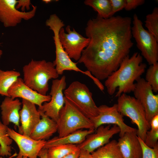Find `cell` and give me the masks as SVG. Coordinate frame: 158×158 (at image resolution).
I'll return each mask as SVG.
<instances>
[{"instance_id": "obj_15", "label": "cell", "mask_w": 158, "mask_h": 158, "mask_svg": "<svg viewBox=\"0 0 158 158\" xmlns=\"http://www.w3.org/2000/svg\"><path fill=\"white\" fill-rule=\"evenodd\" d=\"M7 133L9 136L17 144L19 152L16 158H37L41 150L44 148L46 141L36 140L17 133L8 127Z\"/></svg>"}, {"instance_id": "obj_25", "label": "cell", "mask_w": 158, "mask_h": 158, "mask_svg": "<svg viewBox=\"0 0 158 158\" xmlns=\"http://www.w3.org/2000/svg\"><path fill=\"white\" fill-rule=\"evenodd\" d=\"M8 128L0 120V156L2 157H8L11 155V145L13 140L8 135Z\"/></svg>"}, {"instance_id": "obj_17", "label": "cell", "mask_w": 158, "mask_h": 158, "mask_svg": "<svg viewBox=\"0 0 158 158\" xmlns=\"http://www.w3.org/2000/svg\"><path fill=\"white\" fill-rule=\"evenodd\" d=\"M22 107L20 111L21 125L19 133L29 136L41 119L40 111L36 105L27 100L22 99Z\"/></svg>"}, {"instance_id": "obj_5", "label": "cell", "mask_w": 158, "mask_h": 158, "mask_svg": "<svg viewBox=\"0 0 158 158\" xmlns=\"http://www.w3.org/2000/svg\"><path fill=\"white\" fill-rule=\"evenodd\" d=\"M118 111L123 116L129 117L138 127V136L144 141L147 132L150 128L144 109L140 102L134 97L123 93L118 97L116 104Z\"/></svg>"}, {"instance_id": "obj_21", "label": "cell", "mask_w": 158, "mask_h": 158, "mask_svg": "<svg viewBox=\"0 0 158 158\" xmlns=\"http://www.w3.org/2000/svg\"><path fill=\"white\" fill-rule=\"evenodd\" d=\"M95 131V130H79L62 137H55L46 141L44 148L48 149L60 145H79L85 140L87 135Z\"/></svg>"}, {"instance_id": "obj_4", "label": "cell", "mask_w": 158, "mask_h": 158, "mask_svg": "<svg viewBox=\"0 0 158 158\" xmlns=\"http://www.w3.org/2000/svg\"><path fill=\"white\" fill-rule=\"evenodd\" d=\"M65 103L56 122L58 137H62L83 129L95 130L90 119L64 97Z\"/></svg>"}, {"instance_id": "obj_19", "label": "cell", "mask_w": 158, "mask_h": 158, "mask_svg": "<svg viewBox=\"0 0 158 158\" xmlns=\"http://www.w3.org/2000/svg\"><path fill=\"white\" fill-rule=\"evenodd\" d=\"M21 105L22 102L18 98L5 97L0 106L2 122L4 125L7 126L11 123L19 128Z\"/></svg>"}, {"instance_id": "obj_29", "label": "cell", "mask_w": 158, "mask_h": 158, "mask_svg": "<svg viewBox=\"0 0 158 158\" xmlns=\"http://www.w3.org/2000/svg\"><path fill=\"white\" fill-rule=\"evenodd\" d=\"M138 138L142 147V158H158V144L153 148H150L142 139L138 137Z\"/></svg>"}, {"instance_id": "obj_12", "label": "cell", "mask_w": 158, "mask_h": 158, "mask_svg": "<svg viewBox=\"0 0 158 158\" xmlns=\"http://www.w3.org/2000/svg\"><path fill=\"white\" fill-rule=\"evenodd\" d=\"M98 107V115L90 118L95 130L99 126L104 124L116 125L120 129V137L126 132L137 131V129L127 125L124 123L123 116L118 111L116 104L111 106L103 104Z\"/></svg>"}, {"instance_id": "obj_18", "label": "cell", "mask_w": 158, "mask_h": 158, "mask_svg": "<svg viewBox=\"0 0 158 158\" xmlns=\"http://www.w3.org/2000/svg\"><path fill=\"white\" fill-rule=\"evenodd\" d=\"M137 131L125 133L118 142L123 158H142V147Z\"/></svg>"}, {"instance_id": "obj_2", "label": "cell", "mask_w": 158, "mask_h": 158, "mask_svg": "<svg viewBox=\"0 0 158 158\" xmlns=\"http://www.w3.org/2000/svg\"><path fill=\"white\" fill-rule=\"evenodd\" d=\"M142 60V56L138 52L131 57L128 55L123 59L118 69L105 79L104 85L109 95H113L117 88L116 97L123 93L133 92L135 81L141 78L147 67Z\"/></svg>"}, {"instance_id": "obj_24", "label": "cell", "mask_w": 158, "mask_h": 158, "mask_svg": "<svg viewBox=\"0 0 158 158\" xmlns=\"http://www.w3.org/2000/svg\"><path fill=\"white\" fill-rule=\"evenodd\" d=\"M84 4L91 7L97 13V15L107 19L113 16L110 0H85Z\"/></svg>"}, {"instance_id": "obj_37", "label": "cell", "mask_w": 158, "mask_h": 158, "mask_svg": "<svg viewBox=\"0 0 158 158\" xmlns=\"http://www.w3.org/2000/svg\"><path fill=\"white\" fill-rule=\"evenodd\" d=\"M46 4H48L52 0H42Z\"/></svg>"}, {"instance_id": "obj_7", "label": "cell", "mask_w": 158, "mask_h": 158, "mask_svg": "<svg viewBox=\"0 0 158 158\" xmlns=\"http://www.w3.org/2000/svg\"><path fill=\"white\" fill-rule=\"evenodd\" d=\"M64 97L88 118L98 115V107L92 98V92L85 84L78 81H74L64 90Z\"/></svg>"}, {"instance_id": "obj_1", "label": "cell", "mask_w": 158, "mask_h": 158, "mask_svg": "<svg viewBox=\"0 0 158 158\" xmlns=\"http://www.w3.org/2000/svg\"><path fill=\"white\" fill-rule=\"evenodd\" d=\"M131 18L119 16L89 20L85 34L90 39L78 62L99 80L106 79L129 55L131 40Z\"/></svg>"}, {"instance_id": "obj_26", "label": "cell", "mask_w": 158, "mask_h": 158, "mask_svg": "<svg viewBox=\"0 0 158 158\" xmlns=\"http://www.w3.org/2000/svg\"><path fill=\"white\" fill-rule=\"evenodd\" d=\"M80 149L77 145H60L47 149V158H62L65 156Z\"/></svg>"}, {"instance_id": "obj_23", "label": "cell", "mask_w": 158, "mask_h": 158, "mask_svg": "<svg viewBox=\"0 0 158 158\" xmlns=\"http://www.w3.org/2000/svg\"><path fill=\"white\" fill-rule=\"evenodd\" d=\"M19 72L14 70L4 71L0 69V95L9 97L8 91L11 85L19 78Z\"/></svg>"}, {"instance_id": "obj_11", "label": "cell", "mask_w": 158, "mask_h": 158, "mask_svg": "<svg viewBox=\"0 0 158 158\" xmlns=\"http://www.w3.org/2000/svg\"><path fill=\"white\" fill-rule=\"evenodd\" d=\"M136 81L133 91L134 97L143 107L150 123L152 118L158 115V95L154 94L151 86L144 78L141 77Z\"/></svg>"}, {"instance_id": "obj_8", "label": "cell", "mask_w": 158, "mask_h": 158, "mask_svg": "<svg viewBox=\"0 0 158 158\" xmlns=\"http://www.w3.org/2000/svg\"><path fill=\"white\" fill-rule=\"evenodd\" d=\"M45 24L54 33L53 37L55 47L56 58L53 63L58 74L62 75L64 71L67 70L72 66L73 63L63 49L59 38V30L65 25L56 14L50 15L46 20Z\"/></svg>"}, {"instance_id": "obj_32", "label": "cell", "mask_w": 158, "mask_h": 158, "mask_svg": "<svg viewBox=\"0 0 158 158\" xmlns=\"http://www.w3.org/2000/svg\"><path fill=\"white\" fill-rule=\"evenodd\" d=\"M126 5L125 9L127 11H129L135 9L138 6L143 4L144 0H125Z\"/></svg>"}, {"instance_id": "obj_38", "label": "cell", "mask_w": 158, "mask_h": 158, "mask_svg": "<svg viewBox=\"0 0 158 158\" xmlns=\"http://www.w3.org/2000/svg\"><path fill=\"white\" fill-rule=\"evenodd\" d=\"M3 54V51L2 50L0 49V59L1 57V56Z\"/></svg>"}, {"instance_id": "obj_30", "label": "cell", "mask_w": 158, "mask_h": 158, "mask_svg": "<svg viewBox=\"0 0 158 158\" xmlns=\"http://www.w3.org/2000/svg\"><path fill=\"white\" fill-rule=\"evenodd\" d=\"M158 128H150L147 132L144 142L150 148H153L158 143Z\"/></svg>"}, {"instance_id": "obj_22", "label": "cell", "mask_w": 158, "mask_h": 158, "mask_svg": "<svg viewBox=\"0 0 158 158\" xmlns=\"http://www.w3.org/2000/svg\"><path fill=\"white\" fill-rule=\"evenodd\" d=\"M91 158H123L118 142L113 140L91 153Z\"/></svg>"}, {"instance_id": "obj_35", "label": "cell", "mask_w": 158, "mask_h": 158, "mask_svg": "<svg viewBox=\"0 0 158 158\" xmlns=\"http://www.w3.org/2000/svg\"><path fill=\"white\" fill-rule=\"evenodd\" d=\"M78 158H91V153L85 150H80V153Z\"/></svg>"}, {"instance_id": "obj_14", "label": "cell", "mask_w": 158, "mask_h": 158, "mask_svg": "<svg viewBox=\"0 0 158 158\" xmlns=\"http://www.w3.org/2000/svg\"><path fill=\"white\" fill-rule=\"evenodd\" d=\"M111 126L108 124L106 126L102 125L99 126L95 130V132L87 135L85 140L77 146L80 149L91 153L107 144L114 135L119 133L120 131L116 125Z\"/></svg>"}, {"instance_id": "obj_31", "label": "cell", "mask_w": 158, "mask_h": 158, "mask_svg": "<svg viewBox=\"0 0 158 158\" xmlns=\"http://www.w3.org/2000/svg\"><path fill=\"white\" fill-rule=\"evenodd\" d=\"M112 8L113 16L116 12L124 8L125 0H110Z\"/></svg>"}, {"instance_id": "obj_36", "label": "cell", "mask_w": 158, "mask_h": 158, "mask_svg": "<svg viewBox=\"0 0 158 158\" xmlns=\"http://www.w3.org/2000/svg\"><path fill=\"white\" fill-rule=\"evenodd\" d=\"M47 149L43 148L39 153L38 157L40 158H47Z\"/></svg>"}, {"instance_id": "obj_27", "label": "cell", "mask_w": 158, "mask_h": 158, "mask_svg": "<svg viewBox=\"0 0 158 158\" xmlns=\"http://www.w3.org/2000/svg\"><path fill=\"white\" fill-rule=\"evenodd\" d=\"M145 26L148 31L158 40V8H154L152 12L146 17Z\"/></svg>"}, {"instance_id": "obj_28", "label": "cell", "mask_w": 158, "mask_h": 158, "mask_svg": "<svg viewBox=\"0 0 158 158\" xmlns=\"http://www.w3.org/2000/svg\"><path fill=\"white\" fill-rule=\"evenodd\" d=\"M151 86L153 92L158 91V63L150 65L147 69L145 79Z\"/></svg>"}, {"instance_id": "obj_39", "label": "cell", "mask_w": 158, "mask_h": 158, "mask_svg": "<svg viewBox=\"0 0 158 158\" xmlns=\"http://www.w3.org/2000/svg\"><path fill=\"white\" fill-rule=\"evenodd\" d=\"M22 158H28L27 157H23Z\"/></svg>"}, {"instance_id": "obj_10", "label": "cell", "mask_w": 158, "mask_h": 158, "mask_svg": "<svg viewBox=\"0 0 158 158\" xmlns=\"http://www.w3.org/2000/svg\"><path fill=\"white\" fill-rule=\"evenodd\" d=\"M65 32L63 27L61 28L59 38L62 47L69 57L75 61L80 59L83 50L87 47L90 41L77 32L75 29L71 30L70 26L66 28Z\"/></svg>"}, {"instance_id": "obj_3", "label": "cell", "mask_w": 158, "mask_h": 158, "mask_svg": "<svg viewBox=\"0 0 158 158\" xmlns=\"http://www.w3.org/2000/svg\"><path fill=\"white\" fill-rule=\"evenodd\" d=\"M23 81L28 86L39 93L46 95L48 82L57 79L59 75L53 62L45 60H31L23 68Z\"/></svg>"}, {"instance_id": "obj_40", "label": "cell", "mask_w": 158, "mask_h": 158, "mask_svg": "<svg viewBox=\"0 0 158 158\" xmlns=\"http://www.w3.org/2000/svg\"><path fill=\"white\" fill-rule=\"evenodd\" d=\"M0 158H2V157H0Z\"/></svg>"}, {"instance_id": "obj_34", "label": "cell", "mask_w": 158, "mask_h": 158, "mask_svg": "<svg viewBox=\"0 0 158 158\" xmlns=\"http://www.w3.org/2000/svg\"><path fill=\"white\" fill-rule=\"evenodd\" d=\"M80 152V150L79 149L76 151L68 154L62 158H78Z\"/></svg>"}, {"instance_id": "obj_6", "label": "cell", "mask_w": 158, "mask_h": 158, "mask_svg": "<svg viewBox=\"0 0 158 158\" xmlns=\"http://www.w3.org/2000/svg\"><path fill=\"white\" fill-rule=\"evenodd\" d=\"M133 25L131 30L132 36L134 38L138 49L142 56L150 65L158 61V40L142 25V21L136 14L133 16Z\"/></svg>"}, {"instance_id": "obj_33", "label": "cell", "mask_w": 158, "mask_h": 158, "mask_svg": "<svg viewBox=\"0 0 158 158\" xmlns=\"http://www.w3.org/2000/svg\"><path fill=\"white\" fill-rule=\"evenodd\" d=\"M31 5V1L30 0H18L16 8L18 9L21 8V11L25 12V9L28 10L30 9Z\"/></svg>"}, {"instance_id": "obj_16", "label": "cell", "mask_w": 158, "mask_h": 158, "mask_svg": "<svg viewBox=\"0 0 158 158\" xmlns=\"http://www.w3.org/2000/svg\"><path fill=\"white\" fill-rule=\"evenodd\" d=\"M9 97L13 99L20 98L41 107L45 102L51 99L49 95H43L33 90L26 85L23 79L19 78L9 88Z\"/></svg>"}, {"instance_id": "obj_9", "label": "cell", "mask_w": 158, "mask_h": 158, "mask_svg": "<svg viewBox=\"0 0 158 158\" xmlns=\"http://www.w3.org/2000/svg\"><path fill=\"white\" fill-rule=\"evenodd\" d=\"M66 85L65 75L60 79L53 80L49 95L51 96L50 101L44 102L38 109L56 122L60 111L64 104L63 91L66 89Z\"/></svg>"}, {"instance_id": "obj_20", "label": "cell", "mask_w": 158, "mask_h": 158, "mask_svg": "<svg viewBox=\"0 0 158 158\" xmlns=\"http://www.w3.org/2000/svg\"><path fill=\"white\" fill-rule=\"evenodd\" d=\"M40 111L41 118L30 137L36 140H45L57 131V124L56 122L43 113Z\"/></svg>"}, {"instance_id": "obj_13", "label": "cell", "mask_w": 158, "mask_h": 158, "mask_svg": "<svg viewBox=\"0 0 158 158\" xmlns=\"http://www.w3.org/2000/svg\"><path fill=\"white\" fill-rule=\"evenodd\" d=\"M17 2L16 0H0V21L6 28L16 26L22 20H29L35 15L37 6L32 5L31 10L22 12L16 8Z\"/></svg>"}]
</instances>
